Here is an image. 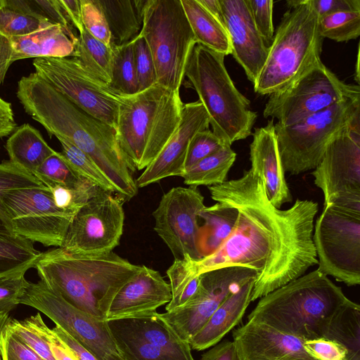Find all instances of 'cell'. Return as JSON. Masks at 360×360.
Masks as SVG:
<instances>
[{
  "instance_id": "6da1fadb",
  "label": "cell",
  "mask_w": 360,
  "mask_h": 360,
  "mask_svg": "<svg viewBox=\"0 0 360 360\" xmlns=\"http://www.w3.org/2000/svg\"><path fill=\"white\" fill-rule=\"evenodd\" d=\"M211 198L238 212L235 227L214 253L192 260L198 275L232 266L257 271L251 302L304 275L318 264L313 243L318 204L297 199L286 210L269 202L260 176L251 168L239 179L208 186Z\"/></svg>"
},
{
  "instance_id": "7a4b0ae2",
  "label": "cell",
  "mask_w": 360,
  "mask_h": 360,
  "mask_svg": "<svg viewBox=\"0 0 360 360\" xmlns=\"http://www.w3.org/2000/svg\"><path fill=\"white\" fill-rule=\"evenodd\" d=\"M16 95L25 111L50 136L63 139L88 155L124 201L136 195L138 188L115 127L80 109L36 72L21 77Z\"/></svg>"
},
{
  "instance_id": "3957f363",
  "label": "cell",
  "mask_w": 360,
  "mask_h": 360,
  "mask_svg": "<svg viewBox=\"0 0 360 360\" xmlns=\"http://www.w3.org/2000/svg\"><path fill=\"white\" fill-rule=\"evenodd\" d=\"M140 266L113 252L84 256L57 248L41 252L34 267L40 280L68 303L106 320L113 298Z\"/></svg>"
},
{
  "instance_id": "277c9868",
  "label": "cell",
  "mask_w": 360,
  "mask_h": 360,
  "mask_svg": "<svg viewBox=\"0 0 360 360\" xmlns=\"http://www.w3.org/2000/svg\"><path fill=\"white\" fill-rule=\"evenodd\" d=\"M350 300L317 269L260 298L248 316L303 340L323 338L335 313Z\"/></svg>"
},
{
  "instance_id": "5b68a950",
  "label": "cell",
  "mask_w": 360,
  "mask_h": 360,
  "mask_svg": "<svg viewBox=\"0 0 360 360\" xmlns=\"http://www.w3.org/2000/svg\"><path fill=\"white\" fill-rule=\"evenodd\" d=\"M183 105L179 91L157 84L120 96L117 137L131 172L145 169L162 150L180 123Z\"/></svg>"
},
{
  "instance_id": "8992f818",
  "label": "cell",
  "mask_w": 360,
  "mask_h": 360,
  "mask_svg": "<svg viewBox=\"0 0 360 360\" xmlns=\"http://www.w3.org/2000/svg\"><path fill=\"white\" fill-rule=\"evenodd\" d=\"M225 56L196 43L188 55L184 77L204 105L213 133L231 146L252 134L257 115L235 86L224 65Z\"/></svg>"
},
{
  "instance_id": "52a82bcc",
  "label": "cell",
  "mask_w": 360,
  "mask_h": 360,
  "mask_svg": "<svg viewBox=\"0 0 360 360\" xmlns=\"http://www.w3.org/2000/svg\"><path fill=\"white\" fill-rule=\"evenodd\" d=\"M268 48L264 67L254 84L259 95L282 91L321 61L323 39L311 0H289Z\"/></svg>"
},
{
  "instance_id": "ba28073f",
  "label": "cell",
  "mask_w": 360,
  "mask_h": 360,
  "mask_svg": "<svg viewBox=\"0 0 360 360\" xmlns=\"http://www.w3.org/2000/svg\"><path fill=\"white\" fill-rule=\"evenodd\" d=\"M139 34L150 51L156 84L179 91L188 55L197 43L181 0H146Z\"/></svg>"
},
{
  "instance_id": "9c48e42d",
  "label": "cell",
  "mask_w": 360,
  "mask_h": 360,
  "mask_svg": "<svg viewBox=\"0 0 360 360\" xmlns=\"http://www.w3.org/2000/svg\"><path fill=\"white\" fill-rule=\"evenodd\" d=\"M357 122H360V98L336 103L291 125L274 124L284 171L296 175L314 169L329 143Z\"/></svg>"
},
{
  "instance_id": "30bf717a",
  "label": "cell",
  "mask_w": 360,
  "mask_h": 360,
  "mask_svg": "<svg viewBox=\"0 0 360 360\" xmlns=\"http://www.w3.org/2000/svg\"><path fill=\"white\" fill-rule=\"evenodd\" d=\"M75 214L58 207L44 185L9 190L0 197V222L13 233L47 247H61Z\"/></svg>"
},
{
  "instance_id": "8fae6325",
  "label": "cell",
  "mask_w": 360,
  "mask_h": 360,
  "mask_svg": "<svg viewBox=\"0 0 360 360\" xmlns=\"http://www.w3.org/2000/svg\"><path fill=\"white\" fill-rule=\"evenodd\" d=\"M360 98L359 85L341 81L321 61L285 89L269 95L265 118L288 126L340 102Z\"/></svg>"
},
{
  "instance_id": "7c38bea8",
  "label": "cell",
  "mask_w": 360,
  "mask_h": 360,
  "mask_svg": "<svg viewBox=\"0 0 360 360\" xmlns=\"http://www.w3.org/2000/svg\"><path fill=\"white\" fill-rule=\"evenodd\" d=\"M312 240L320 273L348 286L360 283V212L324 205Z\"/></svg>"
},
{
  "instance_id": "4fadbf2b",
  "label": "cell",
  "mask_w": 360,
  "mask_h": 360,
  "mask_svg": "<svg viewBox=\"0 0 360 360\" xmlns=\"http://www.w3.org/2000/svg\"><path fill=\"white\" fill-rule=\"evenodd\" d=\"M32 65L37 75L72 103L116 129L120 95L75 58H39Z\"/></svg>"
},
{
  "instance_id": "5bb4252c",
  "label": "cell",
  "mask_w": 360,
  "mask_h": 360,
  "mask_svg": "<svg viewBox=\"0 0 360 360\" xmlns=\"http://www.w3.org/2000/svg\"><path fill=\"white\" fill-rule=\"evenodd\" d=\"M124 202L117 195L98 188L74 216L60 248L84 256L112 252L123 232Z\"/></svg>"
},
{
  "instance_id": "9a60e30c",
  "label": "cell",
  "mask_w": 360,
  "mask_h": 360,
  "mask_svg": "<svg viewBox=\"0 0 360 360\" xmlns=\"http://www.w3.org/2000/svg\"><path fill=\"white\" fill-rule=\"evenodd\" d=\"M311 174L323 193L324 205L360 212V122L329 143Z\"/></svg>"
},
{
  "instance_id": "2e32d148",
  "label": "cell",
  "mask_w": 360,
  "mask_h": 360,
  "mask_svg": "<svg viewBox=\"0 0 360 360\" xmlns=\"http://www.w3.org/2000/svg\"><path fill=\"white\" fill-rule=\"evenodd\" d=\"M20 304L44 314L98 360L118 354L107 320L72 306L42 281L30 282Z\"/></svg>"
},
{
  "instance_id": "e0dca14e",
  "label": "cell",
  "mask_w": 360,
  "mask_h": 360,
  "mask_svg": "<svg viewBox=\"0 0 360 360\" xmlns=\"http://www.w3.org/2000/svg\"><path fill=\"white\" fill-rule=\"evenodd\" d=\"M257 274L256 270L240 266L204 272L200 274L196 293L185 305L160 315L179 338L188 342L222 302Z\"/></svg>"
},
{
  "instance_id": "ac0fdd59",
  "label": "cell",
  "mask_w": 360,
  "mask_h": 360,
  "mask_svg": "<svg viewBox=\"0 0 360 360\" xmlns=\"http://www.w3.org/2000/svg\"><path fill=\"white\" fill-rule=\"evenodd\" d=\"M204 207V197L197 187H174L162 196L153 213L154 230L174 259L202 258L198 247V219Z\"/></svg>"
},
{
  "instance_id": "d6986e66",
  "label": "cell",
  "mask_w": 360,
  "mask_h": 360,
  "mask_svg": "<svg viewBox=\"0 0 360 360\" xmlns=\"http://www.w3.org/2000/svg\"><path fill=\"white\" fill-rule=\"evenodd\" d=\"M209 127V115L199 100L184 103L181 119L176 131L136 179L137 188L148 186L172 176L181 177L192 138L198 132Z\"/></svg>"
},
{
  "instance_id": "ffe728a7",
  "label": "cell",
  "mask_w": 360,
  "mask_h": 360,
  "mask_svg": "<svg viewBox=\"0 0 360 360\" xmlns=\"http://www.w3.org/2000/svg\"><path fill=\"white\" fill-rule=\"evenodd\" d=\"M220 3L231 54L254 85L266 62L269 47L255 25L245 0H220Z\"/></svg>"
},
{
  "instance_id": "44dd1931",
  "label": "cell",
  "mask_w": 360,
  "mask_h": 360,
  "mask_svg": "<svg viewBox=\"0 0 360 360\" xmlns=\"http://www.w3.org/2000/svg\"><path fill=\"white\" fill-rule=\"evenodd\" d=\"M233 338L241 360H316L304 350V340L259 321H248Z\"/></svg>"
},
{
  "instance_id": "7402d4cb",
  "label": "cell",
  "mask_w": 360,
  "mask_h": 360,
  "mask_svg": "<svg viewBox=\"0 0 360 360\" xmlns=\"http://www.w3.org/2000/svg\"><path fill=\"white\" fill-rule=\"evenodd\" d=\"M172 294L169 284L160 274L141 265L113 298L106 320L139 316L155 312L167 304Z\"/></svg>"
},
{
  "instance_id": "603a6c76",
  "label": "cell",
  "mask_w": 360,
  "mask_h": 360,
  "mask_svg": "<svg viewBox=\"0 0 360 360\" xmlns=\"http://www.w3.org/2000/svg\"><path fill=\"white\" fill-rule=\"evenodd\" d=\"M74 50L72 41L58 25H51L22 36H0V86L9 67L16 60L29 58H66L72 56Z\"/></svg>"
},
{
  "instance_id": "cb8c5ba5",
  "label": "cell",
  "mask_w": 360,
  "mask_h": 360,
  "mask_svg": "<svg viewBox=\"0 0 360 360\" xmlns=\"http://www.w3.org/2000/svg\"><path fill=\"white\" fill-rule=\"evenodd\" d=\"M250 146L251 169L261 178L269 202L280 209L292 201L285 179L274 129V120L264 127L255 128Z\"/></svg>"
},
{
  "instance_id": "d4e9b609",
  "label": "cell",
  "mask_w": 360,
  "mask_h": 360,
  "mask_svg": "<svg viewBox=\"0 0 360 360\" xmlns=\"http://www.w3.org/2000/svg\"><path fill=\"white\" fill-rule=\"evenodd\" d=\"M255 278L232 292L214 311L203 327L188 341L191 349L201 351L218 342L241 321L251 302Z\"/></svg>"
},
{
  "instance_id": "484cf974",
  "label": "cell",
  "mask_w": 360,
  "mask_h": 360,
  "mask_svg": "<svg viewBox=\"0 0 360 360\" xmlns=\"http://www.w3.org/2000/svg\"><path fill=\"white\" fill-rule=\"evenodd\" d=\"M127 329L154 344L175 360H195L188 342L182 340L157 311L119 319Z\"/></svg>"
},
{
  "instance_id": "4316f807",
  "label": "cell",
  "mask_w": 360,
  "mask_h": 360,
  "mask_svg": "<svg viewBox=\"0 0 360 360\" xmlns=\"http://www.w3.org/2000/svg\"><path fill=\"white\" fill-rule=\"evenodd\" d=\"M111 34V46H119L135 39L143 25L146 0H96Z\"/></svg>"
},
{
  "instance_id": "83f0119b",
  "label": "cell",
  "mask_w": 360,
  "mask_h": 360,
  "mask_svg": "<svg viewBox=\"0 0 360 360\" xmlns=\"http://www.w3.org/2000/svg\"><path fill=\"white\" fill-rule=\"evenodd\" d=\"M5 148L9 160L33 175V172L56 150L45 141L41 133L29 124L13 131Z\"/></svg>"
},
{
  "instance_id": "f1b7e54d",
  "label": "cell",
  "mask_w": 360,
  "mask_h": 360,
  "mask_svg": "<svg viewBox=\"0 0 360 360\" xmlns=\"http://www.w3.org/2000/svg\"><path fill=\"white\" fill-rule=\"evenodd\" d=\"M238 215V210L223 202L205 206L199 214L203 220L200 226L198 247L202 258L216 252L232 233Z\"/></svg>"
},
{
  "instance_id": "f546056e",
  "label": "cell",
  "mask_w": 360,
  "mask_h": 360,
  "mask_svg": "<svg viewBox=\"0 0 360 360\" xmlns=\"http://www.w3.org/2000/svg\"><path fill=\"white\" fill-rule=\"evenodd\" d=\"M181 3L197 43L225 56L231 54L224 27L198 0H181Z\"/></svg>"
},
{
  "instance_id": "4dcf8cb0",
  "label": "cell",
  "mask_w": 360,
  "mask_h": 360,
  "mask_svg": "<svg viewBox=\"0 0 360 360\" xmlns=\"http://www.w3.org/2000/svg\"><path fill=\"white\" fill-rule=\"evenodd\" d=\"M324 338L342 345L346 359L360 360V306L349 300L342 306L330 321Z\"/></svg>"
},
{
  "instance_id": "1f68e13d",
  "label": "cell",
  "mask_w": 360,
  "mask_h": 360,
  "mask_svg": "<svg viewBox=\"0 0 360 360\" xmlns=\"http://www.w3.org/2000/svg\"><path fill=\"white\" fill-rule=\"evenodd\" d=\"M32 242L8 231L0 222V277L34 267L41 252Z\"/></svg>"
},
{
  "instance_id": "d6a6232c",
  "label": "cell",
  "mask_w": 360,
  "mask_h": 360,
  "mask_svg": "<svg viewBox=\"0 0 360 360\" xmlns=\"http://www.w3.org/2000/svg\"><path fill=\"white\" fill-rule=\"evenodd\" d=\"M72 57L92 75L109 86L113 60L112 46L96 39L84 29L78 35Z\"/></svg>"
},
{
  "instance_id": "836d02e7",
  "label": "cell",
  "mask_w": 360,
  "mask_h": 360,
  "mask_svg": "<svg viewBox=\"0 0 360 360\" xmlns=\"http://www.w3.org/2000/svg\"><path fill=\"white\" fill-rule=\"evenodd\" d=\"M236 158V153L226 145L195 163L181 177L184 184L190 186L220 185L226 181Z\"/></svg>"
},
{
  "instance_id": "e575fe53",
  "label": "cell",
  "mask_w": 360,
  "mask_h": 360,
  "mask_svg": "<svg viewBox=\"0 0 360 360\" xmlns=\"http://www.w3.org/2000/svg\"><path fill=\"white\" fill-rule=\"evenodd\" d=\"M120 355L124 360H175L158 346L122 326L116 319L108 321Z\"/></svg>"
},
{
  "instance_id": "d590c367",
  "label": "cell",
  "mask_w": 360,
  "mask_h": 360,
  "mask_svg": "<svg viewBox=\"0 0 360 360\" xmlns=\"http://www.w3.org/2000/svg\"><path fill=\"white\" fill-rule=\"evenodd\" d=\"M171 289V300L167 304L166 311H170L185 305L196 293L200 275L193 268L192 259H174L167 271Z\"/></svg>"
},
{
  "instance_id": "8d00e7d4",
  "label": "cell",
  "mask_w": 360,
  "mask_h": 360,
  "mask_svg": "<svg viewBox=\"0 0 360 360\" xmlns=\"http://www.w3.org/2000/svg\"><path fill=\"white\" fill-rule=\"evenodd\" d=\"M6 6L17 12L35 17L52 25H60L74 46L78 35L68 19L58 0H0Z\"/></svg>"
},
{
  "instance_id": "74e56055",
  "label": "cell",
  "mask_w": 360,
  "mask_h": 360,
  "mask_svg": "<svg viewBox=\"0 0 360 360\" xmlns=\"http://www.w3.org/2000/svg\"><path fill=\"white\" fill-rule=\"evenodd\" d=\"M33 175L49 188L60 186L77 189L93 184L79 176L63 154L56 151L37 168Z\"/></svg>"
},
{
  "instance_id": "f35d334b",
  "label": "cell",
  "mask_w": 360,
  "mask_h": 360,
  "mask_svg": "<svg viewBox=\"0 0 360 360\" xmlns=\"http://www.w3.org/2000/svg\"><path fill=\"white\" fill-rule=\"evenodd\" d=\"M113 50L112 78L109 86L120 95H132L138 92L132 41Z\"/></svg>"
},
{
  "instance_id": "ab89813d",
  "label": "cell",
  "mask_w": 360,
  "mask_h": 360,
  "mask_svg": "<svg viewBox=\"0 0 360 360\" xmlns=\"http://www.w3.org/2000/svg\"><path fill=\"white\" fill-rule=\"evenodd\" d=\"M58 140L62 147L61 153L79 176L98 188L117 195L115 188L88 155L63 139Z\"/></svg>"
},
{
  "instance_id": "60d3db41",
  "label": "cell",
  "mask_w": 360,
  "mask_h": 360,
  "mask_svg": "<svg viewBox=\"0 0 360 360\" xmlns=\"http://www.w3.org/2000/svg\"><path fill=\"white\" fill-rule=\"evenodd\" d=\"M320 36L335 41L356 39L360 35V11H342L319 18Z\"/></svg>"
},
{
  "instance_id": "b9f144b4",
  "label": "cell",
  "mask_w": 360,
  "mask_h": 360,
  "mask_svg": "<svg viewBox=\"0 0 360 360\" xmlns=\"http://www.w3.org/2000/svg\"><path fill=\"white\" fill-rule=\"evenodd\" d=\"M51 25L46 21L12 10L0 1V36L26 35Z\"/></svg>"
},
{
  "instance_id": "7bdbcfd3",
  "label": "cell",
  "mask_w": 360,
  "mask_h": 360,
  "mask_svg": "<svg viewBox=\"0 0 360 360\" xmlns=\"http://www.w3.org/2000/svg\"><path fill=\"white\" fill-rule=\"evenodd\" d=\"M132 46L139 92L156 84V72L150 51L143 37L139 34L132 40Z\"/></svg>"
},
{
  "instance_id": "ee69618b",
  "label": "cell",
  "mask_w": 360,
  "mask_h": 360,
  "mask_svg": "<svg viewBox=\"0 0 360 360\" xmlns=\"http://www.w3.org/2000/svg\"><path fill=\"white\" fill-rule=\"evenodd\" d=\"M84 29L94 38L111 46V34L106 19L96 0H80Z\"/></svg>"
},
{
  "instance_id": "f6af8a7d",
  "label": "cell",
  "mask_w": 360,
  "mask_h": 360,
  "mask_svg": "<svg viewBox=\"0 0 360 360\" xmlns=\"http://www.w3.org/2000/svg\"><path fill=\"white\" fill-rule=\"evenodd\" d=\"M226 145L210 129L195 134L188 148L184 164V173L195 163Z\"/></svg>"
},
{
  "instance_id": "bcb514c9",
  "label": "cell",
  "mask_w": 360,
  "mask_h": 360,
  "mask_svg": "<svg viewBox=\"0 0 360 360\" xmlns=\"http://www.w3.org/2000/svg\"><path fill=\"white\" fill-rule=\"evenodd\" d=\"M25 274V271H20L0 277V311L10 312L20 304L30 283Z\"/></svg>"
},
{
  "instance_id": "7dc6e473",
  "label": "cell",
  "mask_w": 360,
  "mask_h": 360,
  "mask_svg": "<svg viewBox=\"0 0 360 360\" xmlns=\"http://www.w3.org/2000/svg\"><path fill=\"white\" fill-rule=\"evenodd\" d=\"M43 185L34 175L10 160L0 163V197L4 192L9 190L40 187Z\"/></svg>"
},
{
  "instance_id": "c3c4849f",
  "label": "cell",
  "mask_w": 360,
  "mask_h": 360,
  "mask_svg": "<svg viewBox=\"0 0 360 360\" xmlns=\"http://www.w3.org/2000/svg\"><path fill=\"white\" fill-rule=\"evenodd\" d=\"M255 25L266 46H269L274 34L273 0H245Z\"/></svg>"
},
{
  "instance_id": "681fc988",
  "label": "cell",
  "mask_w": 360,
  "mask_h": 360,
  "mask_svg": "<svg viewBox=\"0 0 360 360\" xmlns=\"http://www.w3.org/2000/svg\"><path fill=\"white\" fill-rule=\"evenodd\" d=\"M0 350L2 360H43L6 325L0 335Z\"/></svg>"
},
{
  "instance_id": "f907efd6",
  "label": "cell",
  "mask_w": 360,
  "mask_h": 360,
  "mask_svg": "<svg viewBox=\"0 0 360 360\" xmlns=\"http://www.w3.org/2000/svg\"><path fill=\"white\" fill-rule=\"evenodd\" d=\"M303 347L307 353L316 360H343L347 354L342 345L324 338L304 340Z\"/></svg>"
},
{
  "instance_id": "816d5d0a",
  "label": "cell",
  "mask_w": 360,
  "mask_h": 360,
  "mask_svg": "<svg viewBox=\"0 0 360 360\" xmlns=\"http://www.w3.org/2000/svg\"><path fill=\"white\" fill-rule=\"evenodd\" d=\"M38 328L47 341L56 360H79L70 348L44 321L39 313L32 315Z\"/></svg>"
},
{
  "instance_id": "f5cc1de1",
  "label": "cell",
  "mask_w": 360,
  "mask_h": 360,
  "mask_svg": "<svg viewBox=\"0 0 360 360\" xmlns=\"http://www.w3.org/2000/svg\"><path fill=\"white\" fill-rule=\"evenodd\" d=\"M319 18L342 11H360V0H311Z\"/></svg>"
},
{
  "instance_id": "db71d44e",
  "label": "cell",
  "mask_w": 360,
  "mask_h": 360,
  "mask_svg": "<svg viewBox=\"0 0 360 360\" xmlns=\"http://www.w3.org/2000/svg\"><path fill=\"white\" fill-rule=\"evenodd\" d=\"M200 360H241L233 341L218 342L204 353Z\"/></svg>"
},
{
  "instance_id": "11a10c76",
  "label": "cell",
  "mask_w": 360,
  "mask_h": 360,
  "mask_svg": "<svg viewBox=\"0 0 360 360\" xmlns=\"http://www.w3.org/2000/svg\"><path fill=\"white\" fill-rule=\"evenodd\" d=\"M68 19L79 34L84 30L80 0H58Z\"/></svg>"
},
{
  "instance_id": "9f6ffc18",
  "label": "cell",
  "mask_w": 360,
  "mask_h": 360,
  "mask_svg": "<svg viewBox=\"0 0 360 360\" xmlns=\"http://www.w3.org/2000/svg\"><path fill=\"white\" fill-rule=\"evenodd\" d=\"M52 329L56 334L70 348L79 360H98L59 326L56 325V326Z\"/></svg>"
},
{
  "instance_id": "6f0895ef",
  "label": "cell",
  "mask_w": 360,
  "mask_h": 360,
  "mask_svg": "<svg viewBox=\"0 0 360 360\" xmlns=\"http://www.w3.org/2000/svg\"><path fill=\"white\" fill-rule=\"evenodd\" d=\"M16 129L13 112L11 108L0 106V138L5 137Z\"/></svg>"
},
{
  "instance_id": "680465c9",
  "label": "cell",
  "mask_w": 360,
  "mask_h": 360,
  "mask_svg": "<svg viewBox=\"0 0 360 360\" xmlns=\"http://www.w3.org/2000/svg\"><path fill=\"white\" fill-rule=\"evenodd\" d=\"M198 1L212 15H213L224 27V20L220 0Z\"/></svg>"
},
{
  "instance_id": "91938a15",
  "label": "cell",
  "mask_w": 360,
  "mask_h": 360,
  "mask_svg": "<svg viewBox=\"0 0 360 360\" xmlns=\"http://www.w3.org/2000/svg\"><path fill=\"white\" fill-rule=\"evenodd\" d=\"M9 312L8 311H0V335L2 330L4 329L6 325L10 320ZM0 360H2L1 350H0Z\"/></svg>"
},
{
  "instance_id": "94428289",
  "label": "cell",
  "mask_w": 360,
  "mask_h": 360,
  "mask_svg": "<svg viewBox=\"0 0 360 360\" xmlns=\"http://www.w3.org/2000/svg\"><path fill=\"white\" fill-rule=\"evenodd\" d=\"M355 79L357 83H359V46L358 47L357 56H356V73L354 75Z\"/></svg>"
},
{
  "instance_id": "6125c7cd",
  "label": "cell",
  "mask_w": 360,
  "mask_h": 360,
  "mask_svg": "<svg viewBox=\"0 0 360 360\" xmlns=\"http://www.w3.org/2000/svg\"><path fill=\"white\" fill-rule=\"evenodd\" d=\"M104 360H124V359L117 354H110L106 355L104 358Z\"/></svg>"
},
{
  "instance_id": "be15d7a7",
  "label": "cell",
  "mask_w": 360,
  "mask_h": 360,
  "mask_svg": "<svg viewBox=\"0 0 360 360\" xmlns=\"http://www.w3.org/2000/svg\"><path fill=\"white\" fill-rule=\"evenodd\" d=\"M0 106L3 108H11V103L5 101L0 97Z\"/></svg>"
},
{
  "instance_id": "e7e4bbea",
  "label": "cell",
  "mask_w": 360,
  "mask_h": 360,
  "mask_svg": "<svg viewBox=\"0 0 360 360\" xmlns=\"http://www.w3.org/2000/svg\"><path fill=\"white\" fill-rule=\"evenodd\" d=\"M343 360H348V359H347L345 358V359H344Z\"/></svg>"
}]
</instances>
